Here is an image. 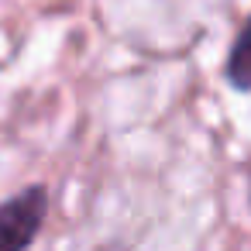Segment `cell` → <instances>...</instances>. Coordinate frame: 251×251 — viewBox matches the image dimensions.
<instances>
[{"instance_id": "cell-1", "label": "cell", "mask_w": 251, "mask_h": 251, "mask_svg": "<svg viewBox=\"0 0 251 251\" xmlns=\"http://www.w3.org/2000/svg\"><path fill=\"white\" fill-rule=\"evenodd\" d=\"M52 210V193L45 182H31L0 203V251H28Z\"/></svg>"}, {"instance_id": "cell-3", "label": "cell", "mask_w": 251, "mask_h": 251, "mask_svg": "<svg viewBox=\"0 0 251 251\" xmlns=\"http://www.w3.org/2000/svg\"><path fill=\"white\" fill-rule=\"evenodd\" d=\"M248 206H251V169H248Z\"/></svg>"}, {"instance_id": "cell-2", "label": "cell", "mask_w": 251, "mask_h": 251, "mask_svg": "<svg viewBox=\"0 0 251 251\" xmlns=\"http://www.w3.org/2000/svg\"><path fill=\"white\" fill-rule=\"evenodd\" d=\"M224 83L234 93H251V14L244 18L237 38L230 42V52L224 62Z\"/></svg>"}]
</instances>
